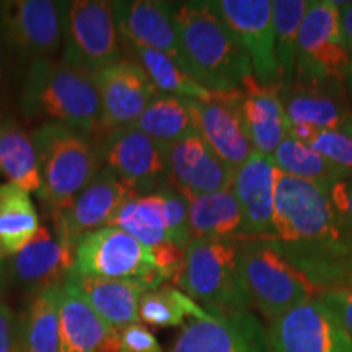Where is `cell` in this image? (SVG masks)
<instances>
[{"mask_svg": "<svg viewBox=\"0 0 352 352\" xmlns=\"http://www.w3.org/2000/svg\"><path fill=\"white\" fill-rule=\"evenodd\" d=\"M274 240L320 294L352 289V245L328 189L280 175Z\"/></svg>", "mask_w": 352, "mask_h": 352, "instance_id": "cell-1", "label": "cell"}, {"mask_svg": "<svg viewBox=\"0 0 352 352\" xmlns=\"http://www.w3.org/2000/svg\"><path fill=\"white\" fill-rule=\"evenodd\" d=\"M173 21L184 67L206 90H240L245 78L253 76L248 54L210 0L173 3Z\"/></svg>", "mask_w": 352, "mask_h": 352, "instance_id": "cell-2", "label": "cell"}, {"mask_svg": "<svg viewBox=\"0 0 352 352\" xmlns=\"http://www.w3.org/2000/svg\"><path fill=\"white\" fill-rule=\"evenodd\" d=\"M20 111L39 124H63L101 140V104L95 77L64 59L26 69Z\"/></svg>", "mask_w": 352, "mask_h": 352, "instance_id": "cell-3", "label": "cell"}, {"mask_svg": "<svg viewBox=\"0 0 352 352\" xmlns=\"http://www.w3.org/2000/svg\"><path fill=\"white\" fill-rule=\"evenodd\" d=\"M243 240H191L173 283L209 314L248 311L252 300L241 267Z\"/></svg>", "mask_w": 352, "mask_h": 352, "instance_id": "cell-4", "label": "cell"}, {"mask_svg": "<svg viewBox=\"0 0 352 352\" xmlns=\"http://www.w3.org/2000/svg\"><path fill=\"white\" fill-rule=\"evenodd\" d=\"M30 135L41 166L38 196L51 215L64 209L103 168L100 139L63 124H38Z\"/></svg>", "mask_w": 352, "mask_h": 352, "instance_id": "cell-5", "label": "cell"}, {"mask_svg": "<svg viewBox=\"0 0 352 352\" xmlns=\"http://www.w3.org/2000/svg\"><path fill=\"white\" fill-rule=\"evenodd\" d=\"M241 267L252 307L256 308L267 323L320 294L285 258L276 240L245 239L241 246Z\"/></svg>", "mask_w": 352, "mask_h": 352, "instance_id": "cell-6", "label": "cell"}, {"mask_svg": "<svg viewBox=\"0 0 352 352\" xmlns=\"http://www.w3.org/2000/svg\"><path fill=\"white\" fill-rule=\"evenodd\" d=\"M351 63L338 2H310L298 32L294 78L346 87Z\"/></svg>", "mask_w": 352, "mask_h": 352, "instance_id": "cell-7", "label": "cell"}, {"mask_svg": "<svg viewBox=\"0 0 352 352\" xmlns=\"http://www.w3.org/2000/svg\"><path fill=\"white\" fill-rule=\"evenodd\" d=\"M124 50L114 20L113 2H65L63 59L91 76L124 59Z\"/></svg>", "mask_w": 352, "mask_h": 352, "instance_id": "cell-8", "label": "cell"}, {"mask_svg": "<svg viewBox=\"0 0 352 352\" xmlns=\"http://www.w3.org/2000/svg\"><path fill=\"white\" fill-rule=\"evenodd\" d=\"M76 274L135 280L152 290L165 284L153 263L151 248L118 227H103L80 236L74 252Z\"/></svg>", "mask_w": 352, "mask_h": 352, "instance_id": "cell-9", "label": "cell"}, {"mask_svg": "<svg viewBox=\"0 0 352 352\" xmlns=\"http://www.w3.org/2000/svg\"><path fill=\"white\" fill-rule=\"evenodd\" d=\"M65 2L8 0L0 2V32L10 57L26 69L51 60L63 51Z\"/></svg>", "mask_w": 352, "mask_h": 352, "instance_id": "cell-10", "label": "cell"}, {"mask_svg": "<svg viewBox=\"0 0 352 352\" xmlns=\"http://www.w3.org/2000/svg\"><path fill=\"white\" fill-rule=\"evenodd\" d=\"M166 147L135 127L111 131L100 140L103 168L135 196L170 188Z\"/></svg>", "mask_w": 352, "mask_h": 352, "instance_id": "cell-11", "label": "cell"}, {"mask_svg": "<svg viewBox=\"0 0 352 352\" xmlns=\"http://www.w3.org/2000/svg\"><path fill=\"white\" fill-rule=\"evenodd\" d=\"M109 226L129 233L147 248L165 241L186 248L191 241L186 199L173 188L131 196L118 209Z\"/></svg>", "mask_w": 352, "mask_h": 352, "instance_id": "cell-12", "label": "cell"}, {"mask_svg": "<svg viewBox=\"0 0 352 352\" xmlns=\"http://www.w3.org/2000/svg\"><path fill=\"white\" fill-rule=\"evenodd\" d=\"M272 352H352V340L336 314L318 297L267 323Z\"/></svg>", "mask_w": 352, "mask_h": 352, "instance_id": "cell-13", "label": "cell"}, {"mask_svg": "<svg viewBox=\"0 0 352 352\" xmlns=\"http://www.w3.org/2000/svg\"><path fill=\"white\" fill-rule=\"evenodd\" d=\"M210 3L239 38L259 85L280 88L270 0H210Z\"/></svg>", "mask_w": 352, "mask_h": 352, "instance_id": "cell-14", "label": "cell"}, {"mask_svg": "<svg viewBox=\"0 0 352 352\" xmlns=\"http://www.w3.org/2000/svg\"><path fill=\"white\" fill-rule=\"evenodd\" d=\"M240 90L212 94L208 100H188L195 129L217 155L235 171L254 153Z\"/></svg>", "mask_w": 352, "mask_h": 352, "instance_id": "cell-15", "label": "cell"}, {"mask_svg": "<svg viewBox=\"0 0 352 352\" xmlns=\"http://www.w3.org/2000/svg\"><path fill=\"white\" fill-rule=\"evenodd\" d=\"M168 352H272L270 334L252 311L189 320Z\"/></svg>", "mask_w": 352, "mask_h": 352, "instance_id": "cell-16", "label": "cell"}, {"mask_svg": "<svg viewBox=\"0 0 352 352\" xmlns=\"http://www.w3.org/2000/svg\"><path fill=\"white\" fill-rule=\"evenodd\" d=\"M131 196L135 195L111 171L101 168L64 209L46 217L51 220V228L56 235L76 250V243L80 236L108 227L118 209Z\"/></svg>", "mask_w": 352, "mask_h": 352, "instance_id": "cell-17", "label": "cell"}, {"mask_svg": "<svg viewBox=\"0 0 352 352\" xmlns=\"http://www.w3.org/2000/svg\"><path fill=\"white\" fill-rule=\"evenodd\" d=\"M74 252L50 226H41L28 245L7 256L3 274L33 296L60 289L74 271Z\"/></svg>", "mask_w": 352, "mask_h": 352, "instance_id": "cell-18", "label": "cell"}, {"mask_svg": "<svg viewBox=\"0 0 352 352\" xmlns=\"http://www.w3.org/2000/svg\"><path fill=\"white\" fill-rule=\"evenodd\" d=\"M94 77L101 104V138L134 126L158 94L144 70L127 57Z\"/></svg>", "mask_w": 352, "mask_h": 352, "instance_id": "cell-19", "label": "cell"}, {"mask_svg": "<svg viewBox=\"0 0 352 352\" xmlns=\"http://www.w3.org/2000/svg\"><path fill=\"white\" fill-rule=\"evenodd\" d=\"M283 171L270 155L254 152L233 171L232 189L243 219V239L274 240L277 186Z\"/></svg>", "mask_w": 352, "mask_h": 352, "instance_id": "cell-20", "label": "cell"}, {"mask_svg": "<svg viewBox=\"0 0 352 352\" xmlns=\"http://www.w3.org/2000/svg\"><path fill=\"white\" fill-rule=\"evenodd\" d=\"M279 95L290 127L352 135V101L344 85L294 78L287 87L279 88Z\"/></svg>", "mask_w": 352, "mask_h": 352, "instance_id": "cell-21", "label": "cell"}, {"mask_svg": "<svg viewBox=\"0 0 352 352\" xmlns=\"http://www.w3.org/2000/svg\"><path fill=\"white\" fill-rule=\"evenodd\" d=\"M113 12L122 47H144L164 52L184 67L173 21V2L120 0L113 2Z\"/></svg>", "mask_w": 352, "mask_h": 352, "instance_id": "cell-22", "label": "cell"}, {"mask_svg": "<svg viewBox=\"0 0 352 352\" xmlns=\"http://www.w3.org/2000/svg\"><path fill=\"white\" fill-rule=\"evenodd\" d=\"M170 188L179 195H209L232 188L233 170L197 132L166 147Z\"/></svg>", "mask_w": 352, "mask_h": 352, "instance_id": "cell-23", "label": "cell"}, {"mask_svg": "<svg viewBox=\"0 0 352 352\" xmlns=\"http://www.w3.org/2000/svg\"><path fill=\"white\" fill-rule=\"evenodd\" d=\"M59 334L60 352H118V329L69 283L59 289Z\"/></svg>", "mask_w": 352, "mask_h": 352, "instance_id": "cell-24", "label": "cell"}, {"mask_svg": "<svg viewBox=\"0 0 352 352\" xmlns=\"http://www.w3.org/2000/svg\"><path fill=\"white\" fill-rule=\"evenodd\" d=\"M243 111L254 152L272 157L276 148L289 135L290 122L280 101L279 88L263 87L253 76L241 85Z\"/></svg>", "mask_w": 352, "mask_h": 352, "instance_id": "cell-25", "label": "cell"}, {"mask_svg": "<svg viewBox=\"0 0 352 352\" xmlns=\"http://www.w3.org/2000/svg\"><path fill=\"white\" fill-rule=\"evenodd\" d=\"M67 283L109 327L120 329L127 324L139 323V302L142 294L147 292L144 284L135 280L82 276L76 272L69 276Z\"/></svg>", "mask_w": 352, "mask_h": 352, "instance_id": "cell-26", "label": "cell"}, {"mask_svg": "<svg viewBox=\"0 0 352 352\" xmlns=\"http://www.w3.org/2000/svg\"><path fill=\"white\" fill-rule=\"evenodd\" d=\"M188 204L191 240H243V219L232 188L209 195H182Z\"/></svg>", "mask_w": 352, "mask_h": 352, "instance_id": "cell-27", "label": "cell"}, {"mask_svg": "<svg viewBox=\"0 0 352 352\" xmlns=\"http://www.w3.org/2000/svg\"><path fill=\"white\" fill-rule=\"evenodd\" d=\"M0 173L8 183L16 184L30 195H39L43 188L41 166L32 135L7 118L0 121Z\"/></svg>", "mask_w": 352, "mask_h": 352, "instance_id": "cell-28", "label": "cell"}, {"mask_svg": "<svg viewBox=\"0 0 352 352\" xmlns=\"http://www.w3.org/2000/svg\"><path fill=\"white\" fill-rule=\"evenodd\" d=\"M41 228L38 209L25 189L13 183L0 184V245L7 256L20 252Z\"/></svg>", "mask_w": 352, "mask_h": 352, "instance_id": "cell-29", "label": "cell"}, {"mask_svg": "<svg viewBox=\"0 0 352 352\" xmlns=\"http://www.w3.org/2000/svg\"><path fill=\"white\" fill-rule=\"evenodd\" d=\"M19 352H60L59 289L32 297L19 320Z\"/></svg>", "mask_w": 352, "mask_h": 352, "instance_id": "cell-30", "label": "cell"}, {"mask_svg": "<svg viewBox=\"0 0 352 352\" xmlns=\"http://www.w3.org/2000/svg\"><path fill=\"white\" fill-rule=\"evenodd\" d=\"M272 160L284 175L294 176V178L303 179L308 183H315L324 189H329L340 179L352 176L349 171L333 164L331 160L321 155L310 145L290 134L272 153Z\"/></svg>", "mask_w": 352, "mask_h": 352, "instance_id": "cell-31", "label": "cell"}, {"mask_svg": "<svg viewBox=\"0 0 352 352\" xmlns=\"http://www.w3.org/2000/svg\"><path fill=\"white\" fill-rule=\"evenodd\" d=\"M127 59L134 60L158 94L188 100H208L212 91L201 87L176 60L164 52L144 47H122Z\"/></svg>", "mask_w": 352, "mask_h": 352, "instance_id": "cell-32", "label": "cell"}, {"mask_svg": "<svg viewBox=\"0 0 352 352\" xmlns=\"http://www.w3.org/2000/svg\"><path fill=\"white\" fill-rule=\"evenodd\" d=\"M209 315L183 290L170 284L147 290L139 302V321L153 328L184 327L189 320L208 318Z\"/></svg>", "mask_w": 352, "mask_h": 352, "instance_id": "cell-33", "label": "cell"}, {"mask_svg": "<svg viewBox=\"0 0 352 352\" xmlns=\"http://www.w3.org/2000/svg\"><path fill=\"white\" fill-rule=\"evenodd\" d=\"M157 142L171 145L195 132L188 98L157 94L134 126Z\"/></svg>", "mask_w": 352, "mask_h": 352, "instance_id": "cell-34", "label": "cell"}, {"mask_svg": "<svg viewBox=\"0 0 352 352\" xmlns=\"http://www.w3.org/2000/svg\"><path fill=\"white\" fill-rule=\"evenodd\" d=\"M272 3V30L277 64L280 70V88L294 78L297 60L298 32L310 2L307 0H274Z\"/></svg>", "mask_w": 352, "mask_h": 352, "instance_id": "cell-35", "label": "cell"}, {"mask_svg": "<svg viewBox=\"0 0 352 352\" xmlns=\"http://www.w3.org/2000/svg\"><path fill=\"white\" fill-rule=\"evenodd\" d=\"M290 135L302 140L333 164L352 173V135L334 131H314L307 127H290Z\"/></svg>", "mask_w": 352, "mask_h": 352, "instance_id": "cell-36", "label": "cell"}, {"mask_svg": "<svg viewBox=\"0 0 352 352\" xmlns=\"http://www.w3.org/2000/svg\"><path fill=\"white\" fill-rule=\"evenodd\" d=\"M118 352H164V349L155 334L139 321L118 329Z\"/></svg>", "mask_w": 352, "mask_h": 352, "instance_id": "cell-37", "label": "cell"}, {"mask_svg": "<svg viewBox=\"0 0 352 352\" xmlns=\"http://www.w3.org/2000/svg\"><path fill=\"white\" fill-rule=\"evenodd\" d=\"M334 208L342 220L346 235L352 245V176L340 179L328 189Z\"/></svg>", "mask_w": 352, "mask_h": 352, "instance_id": "cell-38", "label": "cell"}, {"mask_svg": "<svg viewBox=\"0 0 352 352\" xmlns=\"http://www.w3.org/2000/svg\"><path fill=\"white\" fill-rule=\"evenodd\" d=\"M321 302L327 303L331 310L336 314L338 318L342 323V327L352 340V289H334L324 290L316 296Z\"/></svg>", "mask_w": 352, "mask_h": 352, "instance_id": "cell-39", "label": "cell"}, {"mask_svg": "<svg viewBox=\"0 0 352 352\" xmlns=\"http://www.w3.org/2000/svg\"><path fill=\"white\" fill-rule=\"evenodd\" d=\"M0 352H19V320L0 302Z\"/></svg>", "mask_w": 352, "mask_h": 352, "instance_id": "cell-40", "label": "cell"}, {"mask_svg": "<svg viewBox=\"0 0 352 352\" xmlns=\"http://www.w3.org/2000/svg\"><path fill=\"white\" fill-rule=\"evenodd\" d=\"M8 59H10V54H8L6 41H3V36H2V32H0V121L3 120L2 113H3V107H6V100H7L6 91H7Z\"/></svg>", "mask_w": 352, "mask_h": 352, "instance_id": "cell-41", "label": "cell"}, {"mask_svg": "<svg viewBox=\"0 0 352 352\" xmlns=\"http://www.w3.org/2000/svg\"><path fill=\"white\" fill-rule=\"evenodd\" d=\"M338 7L341 12V25L347 50L352 54V2H338Z\"/></svg>", "mask_w": 352, "mask_h": 352, "instance_id": "cell-42", "label": "cell"}, {"mask_svg": "<svg viewBox=\"0 0 352 352\" xmlns=\"http://www.w3.org/2000/svg\"><path fill=\"white\" fill-rule=\"evenodd\" d=\"M6 261H7V254L3 253L2 245H0V283L6 279V274H3V270H6Z\"/></svg>", "mask_w": 352, "mask_h": 352, "instance_id": "cell-43", "label": "cell"}, {"mask_svg": "<svg viewBox=\"0 0 352 352\" xmlns=\"http://www.w3.org/2000/svg\"><path fill=\"white\" fill-rule=\"evenodd\" d=\"M346 90H347V95H349V98H351V101H352V63H351L349 72H347V78H346Z\"/></svg>", "mask_w": 352, "mask_h": 352, "instance_id": "cell-44", "label": "cell"}]
</instances>
